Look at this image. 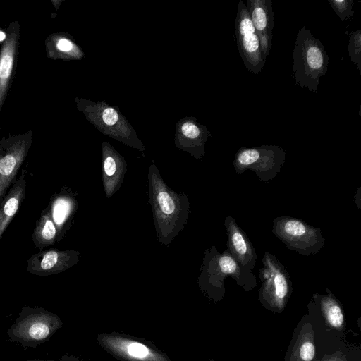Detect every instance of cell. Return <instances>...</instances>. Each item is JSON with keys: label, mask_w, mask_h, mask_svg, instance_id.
<instances>
[{"label": "cell", "mask_w": 361, "mask_h": 361, "mask_svg": "<svg viewBox=\"0 0 361 361\" xmlns=\"http://www.w3.org/2000/svg\"><path fill=\"white\" fill-rule=\"evenodd\" d=\"M258 275L261 281L259 301L267 310L281 312L292 293V282L286 267L276 255L265 252Z\"/></svg>", "instance_id": "277c9868"}, {"label": "cell", "mask_w": 361, "mask_h": 361, "mask_svg": "<svg viewBox=\"0 0 361 361\" xmlns=\"http://www.w3.org/2000/svg\"><path fill=\"white\" fill-rule=\"evenodd\" d=\"M348 54L350 61L361 71V29L353 31L350 35Z\"/></svg>", "instance_id": "ffe728a7"}, {"label": "cell", "mask_w": 361, "mask_h": 361, "mask_svg": "<svg viewBox=\"0 0 361 361\" xmlns=\"http://www.w3.org/2000/svg\"><path fill=\"white\" fill-rule=\"evenodd\" d=\"M148 195L159 242L169 247L188 223L190 202L185 193L169 188L154 165L149 167Z\"/></svg>", "instance_id": "6da1fadb"}, {"label": "cell", "mask_w": 361, "mask_h": 361, "mask_svg": "<svg viewBox=\"0 0 361 361\" xmlns=\"http://www.w3.org/2000/svg\"><path fill=\"white\" fill-rule=\"evenodd\" d=\"M27 149L28 145L24 141L6 145L0 148V204L16 180V176Z\"/></svg>", "instance_id": "30bf717a"}, {"label": "cell", "mask_w": 361, "mask_h": 361, "mask_svg": "<svg viewBox=\"0 0 361 361\" xmlns=\"http://www.w3.org/2000/svg\"><path fill=\"white\" fill-rule=\"evenodd\" d=\"M235 35L237 48L245 67L254 74L259 73L266 59L262 54L259 39L243 1H239L237 7Z\"/></svg>", "instance_id": "52a82bcc"}, {"label": "cell", "mask_w": 361, "mask_h": 361, "mask_svg": "<svg viewBox=\"0 0 361 361\" xmlns=\"http://www.w3.org/2000/svg\"><path fill=\"white\" fill-rule=\"evenodd\" d=\"M6 38V34L2 32V31H0V42L4 40Z\"/></svg>", "instance_id": "83f0119b"}, {"label": "cell", "mask_w": 361, "mask_h": 361, "mask_svg": "<svg viewBox=\"0 0 361 361\" xmlns=\"http://www.w3.org/2000/svg\"><path fill=\"white\" fill-rule=\"evenodd\" d=\"M103 158L102 183L105 195L111 197L121 188L126 172V163L110 151Z\"/></svg>", "instance_id": "9a60e30c"}, {"label": "cell", "mask_w": 361, "mask_h": 361, "mask_svg": "<svg viewBox=\"0 0 361 361\" xmlns=\"http://www.w3.org/2000/svg\"><path fill=\"white\" fill-rule=\"evenodd\" d=\"M227 235V250L245 270L252 271L257 259L255 249L249 238L240 228L232 216H227L224 221Z\"/></svg>", "instance_id": "9c48e42d"}, {"label": "cell", "mask_w": 361, "mask_h": 361, "mask_svg": "<svg viewBox=\"0 0 361 361\" xmlns=\"http://www.w3.org/2000/svg\"><path fill=\"white\" fill-rule=\"evenodd\" d=\"M286 155V151L277 145L242 147L235 153L233 164L237 174L250 170L259 180L268 183L280 172Z\"/></svg>", "instance_id": "8992f818"}, {"label": "cell", "mask_w": 361, "mask_h": 361, "mask_svg": "<svg viewBox=\"0 0 361 361\" xmlns=\"http://www.w3.org/2000/svg\"><path fill=\"white\" fill-rule=\"evenodd\" d=\"M102 118L107 125H114L118 121V113L113 108H106L103 112Z\"/></svg>", "instance_id": "cb8c5ba5"}, {"label": "cell", "mask_w": 361, "mask_h": 361, "mask_svg": "<svg viewBox=\"0 0 361 361\" xmlns=\"http://www.w3.org/2000/svg\"><path fill=\"white\" fill-rule=\"evenodd\" d=\"M200 270V287L216 301L224 298L227 277L233 279L245 291L252 290L257 286L252 271L242 269L227 249L220 253L214 245L205 250Z\"/></svg>", "instance_id": "7a4b0ae2"}, {"label": "cell", "mask_w": 361, "mask_h": 361, "mask_svg": "<svg viewBox=\"0 0 361 361\" xmlns=\"http://www.w3.org/2000/svg\"><path fill=\"white\" fill-rule=\"evenodd\" d=\"M181 130L183 135L189 139L195 140L202 136L200 128L190 122L183 123Z\"/></svg>", "instance_id": "603a6c76"}, {"label": "cell", "mask_w": 361, "mask_h": 361, "mask_svg": "<svg viewBox=\"0 0 361 361\" xmlns=\"http://www.w3.org/2000/svg\"><path fill=\"white\" fill-rule=\"evenodd\" d=\"M326 294H314L313 298L319 306L326 324L336 330H342L344 325V314L339 301L326 288Z\"/></svg>", "instance_id": "2e32d148"}, {"label": "cell", "mask_w": 361, "mask_h": 361, "mask_svg": "<svg viewBox=\"0 0 361 361\" xmlns=\"http://www.w3.org/2000/svg\"><path fill=\"white\" fill-rule=\"evenodd\" d=\"M26 188V172L23 170L0 204V240L23 202Z\"/></svg>", "instance_id": "4fadbf2b"}, {"label": "cell", "mask_w": 361, "mask_h": 361, "mask_svg": "<svg viewBox=\"0 0 361 361\" xmlns=\"http://www.w3.org/2000/svg\"><path fill=\"white\" fill-rule=\"evenodd\" d=\"M315 356L314 334L310 323L298 326L288 348L286 361H313Z\"/></svg>", "instance_id": "5bb4252c"}, {"label": "cell", "mask_w": 361, "mask_h": 361, "mask_svg": "<svg viewBox=\"0 0 361 361\" xmlns=\"http://www.w3.org/2000/svg\"><path fill=\"white\" fill-rule=\"evenodd\" d=\"M325 361H343V360L338 356H332V357L327 358V360H326Z\"/></svg>", "instance_id": "4316f807"}, {"label": "cell", "mask_w": 361, "mask_h": 361, "mask_svg": "<svg viewBox=\"0 0 361 361\" xmlns=\"http://www.w3.org/2000/svg\"><path fill=\"white\" fill-rule=\"evenodd\" d=\"M16 39L10 37L0 56V106L10 79L14 59Z\"/></svg>", "instance_id": "d6986e66"}, {"label": "cell", "mask_w": 361, "mask_h": 361, "mask_svg": "<svg viewBox=\"0 0 361 361\" xmlns=\"http://www.w3.org/2000/svg\"><path fill=\"white\" fill-rule=\"evenodd\" d=\"M108 345L115 352L135 361H157V356L145 345L125 339H109Z\"/></svg>", "instance_id": "e0dca14e"}, {"label": "cell", "mask_w": 361, "mask_h": 361, "mask_svg": "<svg viewBox=\"0 0 361 361\" xmlns=\"http://www.w3.org/2000/svg\"><path fill=\"white\" fill-rule=\"evenodd\" d=\"M32 241L35 247L39 249L59 242L57 228L47 208L42 211L36 222L32 234Z\"/></svg>", "instance_id": "ac0fdd59"}, {"label": "cell", "mask_w": 361, "mask_h": 361, "mask_svg": "<svg viewBox=\"0 0 361 361\" xmlns=\"http://www.w3.org/2000/svg\"><path fill=\"white\" fill-rule=\"evenodd\" d=\"M246 8L259 39L262 54L267 59L272 46L274 27L272 3L270 0H247Z\"/></svg>", "instance_id": "8fae6325"}, {"label": "cell", "mask_w": 361, "mask_h": 361, "mask_svg": "<svg viewBox=\"0 0 361 361\" xmlns=\"http://www.w3.org/2000/svg\"><path fill=\"white\" fill-rule=\"evenodd\" d=\"M76 196L77 192L63 187L52 196L47 207L57 228L59 241L63 239L71 227L73 219L78 208Z\"/></svg>", "instance_id": "7c38bea8"}, {"label": "cell", "mask_w": 361, "mask_h": 361, "mask_svg": "<svg viewBox=\"0 0 361 361\" xmlns=\"http://www.w3.org/2000/svg\"><path fill=\"white\" fill-rule=\"evenodd\" d=\"M357 200L355 203L357 204V207L360 209V188H358L357 191V194L355 195V201Z\"/></svg>", "instance_id": "484cf974"}, {"label": "cell", "mask_w": 361, "mask_h": 361, "mask_svg": "<svg viewBox=\"0 0 361 361\" xmlns=\"http://www.w3.org/2000/svg\"><path fill=\"white\" fill-rule=\"evenodd\" d=\"M80 252L75 250L50 249L32 255L27 262V271L37 276L56 274L76 264Z\"/></svg>", "instance_id": "ba28073f"}, {"label": "cell", "mask_w": 361, "mask_h": 361, "mask_svg": "<svg viewBox=\"0 0 361 361\" xmlns=\"http://www.w3.org/2000/svg\"><path fill=\"white\" fill-rule=\"evenodd\" d=\"M332 9L342 22H345L353 17V0H328Z\"/></svg>", "instance_id": "44dd1931"}, {"label": "cell", "mask_w": 361, "mask_h": 361, "mask_svg": "<svg viewBox=\"0 0 361 361\" xmlns=\"http://www.w3.org/2000/svg\"><path fill=\"white\" fill-rule=\"evenodd\" d=\"M271 232L287 248L303 256L318 253L326 239L319 228L289 216H281L272 221Z\"/></svg>", "instance_id": "5b68a950"}, {"label": "cell", "mask_w": 361, "mask_h": 361, "mask_svg": "<svg viewBox=\"0 0 361 361\" xmlns=\"http://www.w3.org/2000/svg\"><path fill=\"white\" fill-rule=\"evenodd\" d=\"M329 56L322 43L305 27L300 28L293 52V76L301 89L317 92L328 71Z\"/></svg>", "instance_id": "3957f363"}, {"label": "cell", "mask_w": 361, "mask_h": 361, "mask_svg": "<svg viewBox=\"0 0 361 361\" xmlns=\"http://www.w3.org/2000/svg\"><path fill=\"white\" fill-rule=\"evenodd\" d=\"M49 333L48 326L44 323H36L31 326L29 329V335L35 339L45 338Z\"/></svg>", "instance_id": "7402d4cb"}, {"label": "cell", "mask_w": 361, "mask_h": 361, "mask_svg": "<svg viewBox=\"0 0 361 361\" xmlns=\"http://www.w3.org/2000/svg\"><path fill=\"white\" fill-rule=\"evenodd\" d=\"M56 47L63 51H68L73 47L72 43L66 39H61L57 42Z\"/></svg>", "instance_id": "d4e9b609"}]
</instances>
